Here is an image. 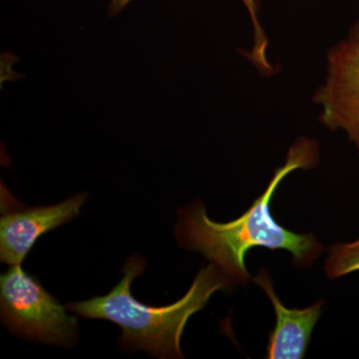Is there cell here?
Segmentation results:
<instances>
[{"instance_id":"1","label":"cell","mask_w":359,"mask_h":359,"mask_svg":"<svg viewBox=\"0 0 359 359\" xmlns=\"http://www.w3.org/2000/svg\"><path fill=\"white\" fill-rule=\"evenodd\" d=\"M318 161L316 142L299 139L290 148L285 165L276 170L263 195L235 221L224 224L212 221L202 203L181 210L176 226L180 244L202 252L235 283H247L245 256L252 248L285 250L297 264L309 266L321 254L323 245L313 235L292 233L278 224L271 216V202L287 175L295 170L313 168Z\"/></svg>"},{"instance_id":"2","label":"cell","mask_w":359,"mask_h":359,"mask_svg":"<svg viewBox=\"0 0 359 359\" xmlns=\"http://www.w3.org/2000/svg\"><path fill=\"white\" fill-rule=\"evenodd\" d=\"M146 268L143 257H129L121 280L110 292L88 301L70 302L68 311L90 320H105L122 330L120 344L158 358H183L181 337L189 318L205 308L214 292L235 283L216 264L201 269L187 294L174 304L151 306L135 299L131 285Z\"/></svg>"},{"instance_id":"3","label":"cell","mask_w":359,"mask_h":359,"mask_svg":"<svg viewBox=\"0 0 359 359\" xmlns=\"http://www.w3.org/2000/svg\"><path fill=\"white\" fill-rule=\"evenodd\" d=\"M21 264L0 276L1 320L13 334L53 346H73L78 339L77 318Z\"/></svg>"},{"instance_id":"4","label":"cell","mask_w":359,"mask_h":359,"mask_svg":"<svg viewBox=\"0 0 359 359\" xmlns=\"http://www.w3.org/2000/svg\"><path fill=\"white\" fill-rule=\"evenodd\" d=\"M313 101L321 124L344 131L359 154V18L328 51L325 80Z\"/></svg>"},{"instance_id":"5","label":"cell","mask_w":359,"mask_h":359,"mask_svg":"<svg viewBox=\"0 0 359 359\" xmlns=\"http://www.w3.org/2000/svg\"><path fill=\"white\" fill-rule=\"evenodd\" d=\"M85 200L86 195L79 194L56 205L2 210L0 219L1 263L11 266L21 264L41 236L76 218Z\"/></svg>"},{"instance_id":"6","label":"cell","mask_w":359,"mask_h":359,"mask_svg":"<svg viewBox=\"0 0 359 359\" xmlns=\"http://www.w3.org/2000/svg\"><path fill=\"white\" fill-rule=\"evenodd\" d=\"M254 282L268 295L276 311V325L269 335V359L304 358L311 332L321 316L323 302L306 309H289L283 306L273 290V283L266 271L262 269Z\"/></svg>"},{"instance_id":"7","label":"cell","mask_w":359,"mask_h":359,"mask_svg":"<svg viewBox=\"0 0 359 359\" xmlns=\"http://www.w3.org/2000/svg\"><path fill=\"white\" fill-rule=\"evenodd\" d=\"M359 271V238L354 242L337 244L330 248L325 262L328 278H337Z\"/></svg>"},{"instance_id":"8","label":"cell","mask_w":359,"mask_h":359,"mask_svg":"<svg viewBox=\"0 0 359 359\" xmlns=\"http://www.w3.org/2000/svg\"><path fill=\"white\" fill-rule=\"evenodd\" d=\"M132 0H111L109 7L110 15H116L122 11ZM245 4L250 20L252 22V30H254V45L250 55L255 58L263 59L266 57V48H268L269 40L263 29V26L259 23L257 18V4L256 0H241Z\"/></svg>"}]
</instances>
